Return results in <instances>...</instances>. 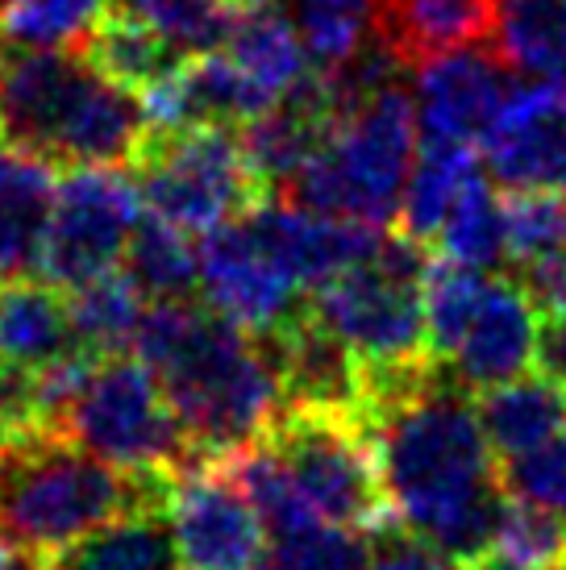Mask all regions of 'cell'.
Instances as JSON below:
<instances>
[{
	"label": "cell",
	"instance_id": "6da1fadb",
	"mask_svg": "<svg viewBox=\"0 0 566 570\" xmlns=\"http://www.w3.org/2000/svg\"><path fill=\"white\" fill-rule=\"evenodd\" d=\"M359 416L396 521L467 567L491 554L508 491L471 387L438 358L362 366Z\"/></svg>",
	"mask_w": 566,
	"mask_h": 570
},
{
	"label": "cell",
	"instance_id": "7a4b0ae2",
	"mask_svg": "<svg viewBox=\"0 0 566 570\" xmlns=\"http://www.w3.org/2000/svg\"><path fill=\"white\" fill-rule=\"evenodd\" d=\"M134 350L163 383L196 459H230L258 442L283 412L267 342L217 317L208 304L155 301Z\"/></svg>",
	"mask_w": 566,
	"mask_h": 570
},
{
	"label": "cell",
	"instance_id": "3957f363",
	"mask_svg": "<svg viewBox=\"0 0 566 570\" xmlns=\"http://www.w3.org/2000/svg\"><path fill=\"white\" fill-rule=\"evenodd\" d=\"M175 475L126 471L55 429L0 438V533L17 554L50 562L92 529L172 504Z\"/></svg>",
	"mask_w": 566,
	"mask_h": 570
},
{
	"label": "cell",
	"instance_id": "277c9868",
	"mask_svg": "<svg viewBox=\"0 0 566 570\" xmlns=\"http://www.w3.org/2000/svg\"><path fill=\"white\" fill-rule=\"evenodd\" d=\"M4 142L50 167H134L146 121L126 88L67 50H26L0 76Z\"/></svg>",
	"mask_w": 566,
	"mask_h": 570
},
{
	"label": "cell",
	"instance_id": "5b68a950",
	"mask_svg": "<svg viewBox=\"0 0 566 570\" xmlns=\"http://www.w3.org/2000/svg\"><path fill=\"white\" fill-rule=\"evenodd\" d=\"M417 163V100L400 80L362 92L333 138L280 191L325 217L392 225Z\"/></svg>",
	"mask_w": 566,
	"mask_h": 570
},
{
	"label": "cell",
	"instance_id": "8992f818",
	"mask_svg": "<svg viewBox=\"0 0 566 570\" xmlns=\"http://www.w3.org/2000/svg\"><path fill=\"white\" fill-rule=\"evenodd\" d=\"M424 242L383 234L379 250L313 292V317L362 366H396L429 358L424 350Z\"/></svg>",
	"mask_w": 566,
	"mask_h": 570
},
{
	"label": "cell",
	"instance_id": "52a82bcc",
	"mask_svg": "<svg viewBox=\"0 0 566 570\" xmlns=\"http://www.w3.org/2000/svg\"><path fill=\"white\" fill-rule=\"evenodd\" d=\"M142 208L184 234H213L267 200L234 126H192L142 142L134 159Z\"/></svg>",
	"mask_w": 566,
	"mask_h": 570
},
{
	"label": "cell",
	"instance_id": "ba28073f",
	"mask_svg": "<svg viewBox=\"0 0 566 570\" xmlns=\"http://www.w3.org/2000/svg\"><path fill=\"white\" fill-rule=\"evenodd\" d=\"M55 433L126 471L179 475L188 462H196L155 371L126 354H109L96 363Z\"/></svg>",
	"mask_w": 566,
	"mask_h": 570
},
{
	"label": "cell",
	"instance_id": "9c48e42d",
	"mask_svg": "<svg viewBox=\"0 0 566 570\" xmlns=\"http://www.w3.org/2000/svg\"><path fill=\"white\" fill-rule=\"evenodd\" d=\"M263 442L280 454L313 512L330 524L375 533L396 521L379 459L359 412L283 409Z\"/></svg>",
	"mask_w": 566,
	"mask_h": 570
},
{
	"label": "cell",
	"instance_id": "30bf717a",
	"mask_svg": "<svg viewBox=\"0 0 566 570\" xmlns=\"http://www.w3.org/2000/svg\"><path fill=\"white\" fill-rule=\"evenodd\" d=\"M142 222L138 179L121 167H64L38 275L59 292L117 271Z\"/></svg>",
	"mask_w": 566,
	"mask_h": 570
},
{
	"label": "cell",
	"instance_id": "8fae6325",
	"mask_svg": "<svg viewBox=\"0 0 566 570\" xmlns=\"http://www.w3.org/2000/svg\"><path fill=\"white\" fill-rule=\"evenodd\" d=\"M172 529L184 570H254L267 524L221 462H188L172 483Z\"/></svg>",
	"mask_w": 566,
	"mask_h": 570
},
{
	"label": "cell",
	"instance_id": "7c38bea8",
	"mask_svg": "<svg viewBox=\"0 0 566 570\" xmlns=\"http://www.w3.org/2000/svg\"><path fill=\"white\" fill-rule=\"evenodd\" d=\"M304 287L263 250L251 225L225 222L201 242V296L205 304L237 330L254 337L280 333L309 304L300 301Z\"/></svg>",
	"mask_w": 566,
	"mask_h": 570
},
{
	"label": "cell",
	"instance_id": "4fadbf2b",
	"mask_svg": "<svg viewBox=\"0 0 566 570\" xmlns=\"http://www.w3.org/2000/svg\"><path fill=\"white\" fill-rule=\"evenodd\" d=\"M479 146L504 188L566 191V80L513 83Z\"/></svg>",
	"mask_w": 566,
	"mask_h": 570
},
{
	"label": "cell",
	"instance_id": "5bb4252c",
	"mask_svg": "<svg viewBox=\"0 0 566 570\" xmlns=\"http://www.w3.org/2000/svg\"><path fill=\"white\" fill-rule=\"evenodd\" d=\"M242 222L263 242V250L309 292L367 263L383 242V225L354 222V217H325V213H313L287 196H267Z\"/></svg>",
	"mask_w": 566,
	"mask_h": 570
},
{
	"label": "cell",
	"instance_id": "9a60e30c",
	"mask_svg": "<svg viewBox=\"0 0 566 570\" xmlns=\"http://www.w3.org/2000/svg\"><path fill=\"white\" fill-rule=\"evenodd\" d=\"M513 92L504 63L488 50H450L417 67V121L424 142L479 146Z\"/></svg>",
	"mask_w": 566,
	"mask_h": 570
},
{
	"label": "cell",
	"instance_id": "2e32d148",
	"mask_svg": "<svg viewBox=\"0 0 566 570\" xmlns=\"http://www.w3.org/2000/svg\"><path fill=\"white\" fill-rule=\"evenodd\" d=\"M537 304L525 292V284L513 279H488L484 301L475 308L471 325L462 333L458 350L450 354L455 375L471 392L500 387L508 380H520L537 363Z\"/></svg>",
	"mask_w": 566,
	"mask_h": 570
},
{
	"label": "cell",
	"instance_id": "e0dca14e",
	"mask_svg": "<svg viewBox=\"0 0 566 570\" xmlns=\"http://www.w3.org/2000/svg\"><path fill=\"white\" fill-rule=\"evenodd\" d=\"M500 0H375V42L404 71L491 42Z\"/></svg>",
	"mask_w": 566,
	"mask_h": 570
},
{
	"label": "cell",
	"instance_id": "ac0fdd59",
	"mask_svg": "<svg viewBox=\"0 0 566 570\" xmlns=\"http://www.w3.org/2000/svg\"><path fill=\"white\" fill-rule=\"evenodd\" d=\"M55 167L38 155L0 150V284L38 271L55 208Z\"/></svg>",
	"mask_w": 566,
	"mask_h": 570
},
{
	"label": "cell",
	"instance_id": "d6986e66",
	"mask_svg": "<svg viewBox=\"0 0 566 570\" xmlns=\"http://www.w3.org/2000/svg\"><path fill=\"white\" fill-rule=\"evenodd\" d=\"M55 570H179V546H175L172 512L146 508L92 529L88 538L67 546L50 558Z\"/></svg>",
	"mask_w": 566,
	"mask_h": 570
},
{
	"label": "cell",
	"instance_id": "ffe728a7",
	"mask_svg": "<svg viewBox=\"0 0 566 570\" xmlns=\"http://www.w3.org/2000/svg\"><path fill=\"white\" fill-rule=\"evenodd\" d=\"M76 346L71 308L55 284L9 279L0 284V363L47 366Z\"/></svg>",
	"mask_w": 566,
	"mask_h": 570
},
{
	"label": "cell",
	"instance_id": "44dd1931",
	"mask_svg": "<svg viewBox=\"0 0 566 570\" xmlns=\"http://www.w3.org/2000/svg\"><path fill=\"white\" fill-rule=\"evenodd\" d=\"M475 404H479V421L491 450L500 459H520L537 445L554 442L566 429V387L550 383L546 375L537 380L520 375L500 387H484Z\"/></svg>",
	"mask_w": 566,
	"mask_h": 570
},
{
	"label": "cell",
	"instance_id": "7402d4cb",
	"mask_svg": "<svg viewBox=\"0 0 566 570\" xmlns=\"http://www.w3.org/2000/svg\"><path fill=\"white\" fill-rule=\"evenodd\" d=\"M221 50L275 100L309 71L304 42L280 0H237L234 26Z\"/></svg>",
	"mask_w": 566,
	"mask_h": 570
},
{
	"label": "cell",
	"instance_id": "603a6c76",
	"mask_svg": "<svg viewBox=\"0 0 566 570\" xmlns=\"http://www.w3.org/2000/svg\"><path fill=\"white\" fill-rule=\"evenodd\" d=\"M79 59L96 67L105 80H113L126 92H146L150 83H158L167 71L179 67V50L155 30L146 26L138 13H105L96 21V30L88 33V42L79 50Z\"/></svg>",
	"mask_w": 566,
	"mask_h": 570
},
{
	"label": "cell",
	"instance_id": "cb8c5ba5",
	"mask_svg": "<svg viewBox=\"0 0 566 570\" xmlns=\"http://www.w3.org/2000/svg\"><path fill=\"white\" fill-rule=\"evenodd\" d=\"M491 55L534 80H566V0H500Z\"/></svg>",
	"mask_w": 566,
	"mask_h": 570
},
{
	"label": "cell",
	"instance_id": "d4e9b609",
	"mask_svg": "<svg viewBox=\"0 0 566 570\" xmlns=\"http://www.w3.org/2000/svg\"><path fill=\"white\" fill-rule=\"evenodd\" d=\"M475 175H484L475 146L462 142H424L417 163H412L409 188L400 200V234H409L417 242L438 238L446 213L455 208L462 188L471 184Z\"/></svg>",
	"mask_w": 566,
	"mask_h": 570
},
{
	"label": "cell",
	"instance_id": "484cf974",
	"mask_svg": "<svg viewBox=\"0 0 566 570\" xmlns=\"http://www.w3.org/2000/svg\"><path fill=\"white\" fill-rule=\"evenodd\" d=\"M67 308H71L76 346L96 358H109V354H126L134 346L138 325L146 317V296L126 271H109L92 284L76 287L67 296Z\"/></svg>",
	"mask_w": 566,
	"mask_h": 570
},
{
	"label": "cell",
	"instance_id": "4316f807",
	"mask_svg": "<svg viewBox=\"0 0 566 570\" xmlns=\"http://www.w3.org/2000/svg\"><path fill=\"white\" fill-rule=\"evenodd\" d=\"M121 263L150 301H192V292H201V246H192V234L150 213H142Z\"/></svg>",
	"mask_w": 566,
	"mask_h": 570
},
{
	"label": "cell",
	"instance_id": "83f0119b",
	"mask_svg": "<svg viewBox=\"0 0 566 570\" xmlns=\"http://www.w3.org/2000/svg\"><path fill=\"white\" fill-rule=\"evenodd\" d=\"M292 26L316 71H342L375 38V0H292Z\"/></svg>",
	"mask_w": 566,
	"mask_h": 570
},
{
	"label": "cell",
	"instance_id": "f1b7e54d",
	"mask_svg": "<svg viewBox=\"0 0 566 570\" xmlns=\"http://www.w3.org/2000/svg\"><path fill=\"white\" fill-rule=\"evenodd\" d=\"M484 271L467 267V263H455V258H429L424 267V350L429 358L446 363L458 350L462 333L471 325L475 308L484 301Z\"/></svg>",
	"mask_w": 566,
	"mask_h": 570
},
{
	"label": "cell",
	"instance_id": "f546056e",
	"mask_svg": "<svg viewBox=\"0 0 566 570\" xmlns=\"http://www.w3.org/2000/svg\"><path fill=\"white\" fill-rule=\"evenodd\" d=\"M105 13V0H0V33L21 50L79 55Z\"/></svg>",
	"mask_w": 566,
	"mask_h": 570
},
{
	"label": "cell",
	"instance_id": "4dcf8cb0",
	"mask_svg": "<svg viewBox=\"0 0 566 570\" xmlns=\"http://www.w3.org/2000/svg\"><path fill=\"white\" fill-rule=\"evenodd\" d=\"M433 242L441 246L446 258L467 263L475 271H491L496 263L508 258V246H504V200L491 191L488 175H475L471 184L462 188V196L446 213Z\"/></svg>",
	"mask_w": 566,
	"mask_h": 570
},
{
	"label": "cell",
	"instance_id": "1f68e13d",
	"mask_svg": "<svg viewBox=\"0 0 566 570\" xmlns=\"http://www.w3.org/2000/svg\"><path fill=\"white\" fill-rule=\"evenodd\" d=\"M504 246L520 271L566 250V191L513 188L504 200Z\"/></svg>",
	"mask_w": 566,
	"mask_h": 570
},
{
	"label": "cell",
	"instance_id": "d6a6232c",
	"mask_svg": "<svg viewBox=\"0 0 566 570\" xmlns=\"http://www.w3.org/2000/svg\"><path fill=\"white\" fill-rule=\"evenodd\" d=\"M126 9L155 26L179 55L221 50L237 13L234 0H126Z\"/></svg>",
	"mask_w": 566,
	"mask_h": 570
},
{
	"label": "cell",
	"instance_id": "836d02e7",
	"mask_svg": "<svg viewBox=\"0 0 566 570\" xmlns=\"http://www.w3.org/2000/svg\"><path fill=\"white\" fill-rule=\"evenodd\" d=\"M491 550L525 570H558L566 567V517L537 508L529 500H504L500 524Z\"/></svg>",
	"mask_w": 566,
	"mask_h": 570
},
{
	"label": "cell",
	"instance_id": "e575fe53",
	"mask_svg": "<svg viewBox=\"0 0 566 570\" xmlns=\"http://www.w3.org/2000/svg\"><path fill=\"white\" fill-rule=\"evenodd\" d=\"M267 558L280 570H371V533L316 521L271 538Z\"/></svg>",
	"mask_w": 566,
	"mask_h": 570
},
{
	"label": "cell",
	"instance_id": "d590c367",
	"mask_svg": "<svg viewBox=\"0 0 566 570\" xmlns=\"http://www.w3.org/2000/svg\"><path fill=\"white\" fill-rule=\"evenodd\" d=\"M500 479L513 500H529V504L566 517V429L554 442L504 462Z\"/></svg>",
	"mask_w": 566,
	"mask_h": 570
},
{
	"label": "cell",
	"instance_id": "8d00e7d4",
	"mask_svg": "<svg viewBox=\"0 0 566 570\" xmlns=\"http://www.w3.org/2000/svg\"><path fill=\"white\" fill-rule=\"evenodd\" d=\"M371 570H467V562L409 533L400 521L371 533Z\"/></svg>",
	"mask_w": 566,
	"mask_h": 570
},
{
	"label": "cell",
	"instance_id": "74e56055",
	"mask_svg": "<svg viewBox=\"0 0 566 570\" xmlns=\"http://www.w3.org/2000/svg\"><path fill=\"white\" fill-rule=\"evenodd\" d=\"M525 292L546 313H566V250L525 267Z\"/></svg>",
	"mask_w": 566,
	"mask_h": 570
},
{
	"label": "cell",
	"instance_id": "f35d334b",
	"mask_svg": "<svg viewBox=\"0 0 566 570\" xmlns=\"http://www.w3.org/2000/svg\"><path fill=\"white\" fill-rule=\"evenodd\" d=\"M537 371L566 387V313H550L537 330Z\"/></svg>",
	"mask_w": 566,
	"mask_h": 570
},
{
	"label": "cell",
	"instance_id": "ab89813d",
	"mask_svg": "<svg viewBox=\"0 0 566 570\" xmlns=\"http://www.w3.org/2000/svg\"><path fill=\"white\" fill-rule=\"evenodd\" d=\"M467 570H525V567H517V562H508V558H500V554H484V558H475Z\"/></svg>",
	"mask_w": 566,
	"mask_h": 570
},
{
	"label": "cell",
	"instance_id": "60d3db41",
	"mask_svg": "<svg viewBox=\"0 0 566 570\" xmlns=\"http://www.w3.org/2000/svg\"><path fill=\"white\" fill-rule=\"evenodd\" d=\"M17 562V550H13V541L0 533V570H13Z\"/></svg>",
	"mask_w": 566,
	"mask_h": 570
},
{
	"label": "cell",
	"instance_id": "b9f144b4",
	"mask_svg": "<svg viewBox=\"0 0 566 570\" xmlns=\"http://www.w3.org/2000/svg\"><path fill=\"white\" fill-rule=\"evenodd\" d=\"M4 67H9V55H4V33H0V76H4Z\"/></svg>",
	"mask_w": 566,
	"mask_h": 570
},
{
	"label": "cell",
	"instance_id": "7bdbcfd3",
	"mask_svg": "<svg viewBox=\"0 0 566 570\" xmlns=\"http://www.w3.org/2000/svg\"><path fill=\"white\" fill-rule=\"evenodd\" d=\"M254 570H280V567H275L271 558H263V562H258V567H254Z\"/></svg>",
	"mask_w": 566,
	"mask_h": 570
},
{
	"label": "cell",
	"instance_id": "ee69618b",
	"mask_svg": "<svg viewBox=\"0 0 566 570\" xmlns=\"http://www.w3.org/2000/svg\"><path fill=\"white\" fill-rule=\"evenodd\" d=\"M0 146H4V129H0Z\"/></svg>",
	"mask_w": 566,
	"mask_h": 570
},
{
	"label": "cell",
	"instance_id": "f6af8a7d",
	"mask_svg": "<svg viewBox=\"0 0 566 570\" xmlns=\"http://www.w3.org/2000/svg\"><path fill=\"white\" fill-rule=\"evenodd\" d=\"M558 570H566V567H558Z\"/></svg>",
	"mask_w": 566,
	"mask_h": 570
},
{
	"label": "cell",
	"instance_id": "bcb514c9",
	"mask_svg": "<svg viewBox=\"0 0 566 570\" xmlns=\"http://www.w3.org/2000/svg\"><path fill=\"white\" fill-rule=\"evenodd\" d=\"M234 4H237V0H234Z\"/></svg>",
	"mask_w": 566,
	"mask_h": 570
}]
</instances>
